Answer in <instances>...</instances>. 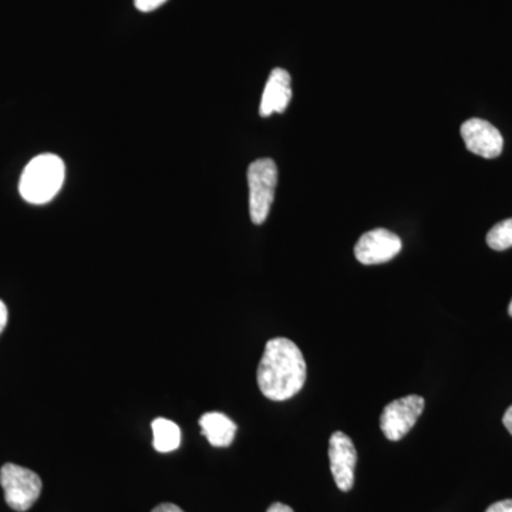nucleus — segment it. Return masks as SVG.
<instances>
[{
  "mask_svg": "<svg viewBox=\"0 0 512 512\" xmlns=\"http://www.w3.org/2000/svg\"><path fill=\"white\" fill-rule=\"evenodd\" d=\"M487 245L494 251H505L512 247V218L498 222L487 234Z\"/></svg>",
  "mask_w": 512,
  "mask_h": 512,
  "instance_id": "obj_12",
  "label": "nucleus"
},
{
  "mask_svg": "<svg viewBox=\"0 0 512 512\" xmlns=\"http://www.w3.org/2000/svg\"><path fill=\"white\" fill-rule=\"evenodd\" d=\"M461 137L468 151L483 158H497L504 148V138L498 128L481 119L467 120L461 126Z\"/></svg>",
  "mask_w": 512,
  "mask_h": 512,
  "instance_id": "obj_8",
  "label": "nucleus"
},
{
  "mask_svg": "<svg viewBox=\"0 0 512 512\" xmlns=\"http://www.w3.org/2000/svg\"><path fill=\"white\" fill-rule=\"evenodd\" d=\"M485 512H512V500L497 501L490 505Z\"/></svg>",
  "mask_w": 512,
  "mask_h": 512,
  "instance_id": "obj_14",
  "label": "nucleus"
},
{
  "mask_svg": "<svg viewBox=\"0 0 512 512\" xmlns=\"http://www.w3.org/2000/svg\"><path fill=\"white\" fill-rule=\"evenodd\" d=\"M151 512H184V511L181 510V508L178 507V505L171 504V503H164V504L157 505V507L154 508V510Z\"/></svg>",
  "mask_w": 512,
  "mask_h": 512,
  "instance_id": "obj_15",
  "label": "nucleus"
},
{
  "mask_svg": "<svg viewBox=\"0 0 512 512\" xmlns=\"http://www.w3.org/2000/svg\"><path fill=\"white\" fill-rule=\"evenodd\" d=\"M165 2H167V0H134V5H136V8L140 10V12L147 13L161 8Z\"/></svg>",
  "mask_w": 512,
  "mask_h": 512,
  "instance_id": "obj_13",
  "label": "nucleus"
},
{
  "mask_svg": "<svg viewBox=\"0 0 512 512\" xmlns=\"http://www.w3.org/2000/svg\"><path fill=\"white\" fill-rule=\"evenodd\" d=\"M0 485L6 504L12 510L25 512L33 507L42 493V480L35 471L8 463L0 470Z\"/></svg>",
  "mask_w": 512,
  "mask_h": 512,
  "instance_id": "obj_4",
  "label": "nucleus"
},
{
  "mask_svg": "<svg viewBox=\"0 0 512 512\" xmlns=\"http://www.w3.org/2000/svg\"><path fill=\"white\" fill-rule=\"evenodd\" d=\"M424 406L426 402L423 397L416 394L387 404L380 416V429L384 437L390 441H400L406 437L423 414Z\"/></svg>",
  "mask_w": 512,
  "mask_h": 512,
  "instance_id": "obj_5",
  "label": "nucleus"
},
{
  "mask_svg": "<svg viewBox=\"0 0 512 512\" xmlns=\"http://www.w3.org/2000/svg\"><path fill=\"white\" fill-rule=\"evenodd\" d=\"M278 183V167L272 158H259L248 167L249 214L256 225L264 224L271 211Z\"/></svg>",
  "mask_w": 512,
  "mask_h": 512,
  "instance_id": "obj_3",
  "label": "nucleus"
},
{
  "mask_svg": "<svg viewBox=\"0 0 512 512\" xmlns=\"http://www.w3.org/2000/svg\"><path fill=\"white\" fill-rule=\"evenodd\" d=\"M508 315H510L512 318V301L510 303V306H508Z\"/></svg>",
  "mask_w": 512,
  "mask_h": 512,
  "instance_id": "obj_19",
  "label": "nucleus"
},
{
  "mask_svg": "<svg viewBox=\"0 0 512 512\" xmlns=\"http://www.w3.org/2000/svg\"><path fill=\"white\" fill-rule=\"evenodd\" d=\"M291 99V74L284 69H274L266 82L259 114L262 117H269L274 113H284L288 109Z\"/></svg>",
  "mask_w": 512,
  "mask_h": 512,
  "instance_id": "obj_9",
  "label": "nucleus"
},
{
  "mask_svg": "<svg viewBox=\"0 0 512 512\" xmlns=\"http://www.w3.org/2000/svg\"><path fill=\"white\" fill-rule=\"evenodd\" d=\"M151 429L154 436L153 446L160 453H171L180 447L181 430L174 421L158 417L151 424Z\"/></svg>",
  "mask_w": 512,
  "mask_h": 512,
  "instance_id": "obj_11",
  "label": "nucleus"
},
{
  "mask_svg": "<svg viewBox=\"0 0 512 512\" xmlns=\"http://www.w3.org/2000/svg\"><path fill=\"white\" fill-rule=\"evenodd\" d=\"M402 239L384 228L366 232L357 241L355 255L363 265H379L392 261L402 251Z\"/></svg>",
  "mask_w": 512,
  "mask_h": 512,
  "instance_id": "obj_7",
  "label": "nucleus"
},
{
  "mask_svg": "<svg viewBox=\"0 0 512 512\" xmlns=\"http://www.w3.org/2000/svg\"><path fill=\"white\" fill-rule=\"evenodd\" d=\"M266 512H293L292 508L289 505H285L282 503L272 504L271 507L268 508Z\"/></svg>",
  "mask_w": 512,
  "mask_h": 512,
  "instance_id": "obj_18",
  "label": "nucleus"
},
{
  "mask_svg": "<svg viewBox=\"0 0 512 512\" xmlns=\"http://www.w3.org/2000/svg\"><path fill=\"white\" fill-rule=\"evenodd\" d=\"M330 471L340 491L348 493L355 485L357 451L352 439L335 431L329 440Z\"/></svg>",
  "mask_w": 512,
  "mask_h": 512,
  "instance_id": "obj_6",
  "label": "nucleus"
},
{
  "mask_svg": "<svg viewBox=\"0 0 512 512\" xmlns=\"http://www.w3.org/2000/svg\"><path fill=\"white\" fill-rule=\"evenodd\" d=\"M64 177L66 167L62 158L55 154H40L26 165L20 177V195L30 204H46L62 190Z\"/></svg>",
  "mask_w": 512,
  "mask_h": 512,
  "instance_id": "obj_2",
  "label": "nucleus"
},
{
  "mask_svg": "<svg viewBox=\"0 0 512 512\" xmlns=\"http://www.w3.org/2000/svg\"><path fill=\"white\" fill-rule=\"evenodd\" d=\"M6 323H8V308L0 301V333L6 328Z\"/></svg>",
  "mask_w": 512,
  "mask_h": 512,
  "instance_id": "obj_16",
  "label": "nucleus"
},
{
  "mask_svg": "<svg viewBox=\"0 0 512 512\" xmlns=\"http://www.w3.org/2000/svg\"><path fill=\"white\" fill-rule=\"evenodd\" d=\"M306 373L305 357L296 343L286 338H275L266 343L256 379L266 399L285 402L301 392Z\"/></svg>",
  "mask_w": 512,
  "mask_h": 512,
  "instance_id": "obj_1",
  "label": "nucleus"
},
{
  "mask_svg": "<svg viewBox=\"0 0 512 512\" xmlns=\"http://www.w3.org/2000/svg\"><path fill=\"white\" fill-rule=\"evenodd\" d=\"M202 434L214 447L231 446L237 434V424L225 414L212 412L204 414L200 419Z\"/></svg>",
  "mask_w": 512,
  "mask_h": 512,
  "instance_id": "obj_10",
  "label": "nucleus"
},
{
  "mask_svg": "<svg viewBox=\"0 0 512 512\" xmlns=\"http://www.w3.org/2000/svg\"><path fill=\"white\" fill-rule=\"evenodd\" d=\"M503 423L505 429L508 430V433L512 436V406L508 407L507 412H505L503 417Z\"/></svg>",
  "mask_w": 512,
  "mask_h": 512,
  "instance_id": "obj_17",
  "label": "nucleus"
}]
</instances>
